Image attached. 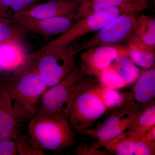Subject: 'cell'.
<instances>
[{"instance_id":"6","label":"cell","mask_w":155,"mask_h":155,"mask_svg":"<svg viewBox=\"0 0 155 155\" xmlns=\"http://www.w3.org/2000/svg\"><path fill=\"white\" fill-rule=\"evenodd\" d=\"M87 74L80 64L75 67L63 80L48 88L42 95L36 114L60 116L68 120L70 98L73 91Z\"/></svg>"},{"instance_id":"22","label":"cell","mask_w":155,"mask_h":155,"mask_svg":"<svg viewBox=\"0 0 155 155\" xmlns=\"http://www.w3.org/2000/svg\"><path fill=\"white\" fill-rule=\"evenodd\" d=\"M93 91L101 100L107 110H114L122 104L123 93L101 84L100 82L94 87Z\"/></svg>"},{"instance_id":"27","label":"cell","mask_w":155,"mask_h":155,"mask_svg":"<svg viewBox=\"0 0 155 155\" xmlns=\"http://www.w3.org/2000/svg\"><path fill=\"white\" fill-rule=\"evenodd\" d=\"M96 143L92 144H80L76 147L75 152L78 155H105L107 152L100 150Z\"/></svg>"},{"instance_id":"14","label":"cell","mask_w":155,"mask_h":155,"mask_svg":"<svg viewBox=\"0 0 155 155\" xmlns=\"http://www.w3.org/2000/svg\"><path fill=\"white\" fill-rule=\"evenodd\" d=\"M102 147L115 155H155V141L133 138L125 134L112 139Z\"/></svg>"},{"instance_id":"12","label":"cell","mask_w":155,"mask_h":155,"mask_svg":"<svg viewBox=\"0 0 155 155\" xmlns=\"http://www.w3.org/2000/svg\"><path fill=\"white\" fill-rule=\"evenodd\" d=\"M22 125L14 110L4 79L0 81V140L17 139Z\"/></svg>"},{"instance_id":"28","label":"cell","mask_w":155,"mask_h":155,"mask_svg":"<svg viewBox=\"0 0 155 155\" xmlns=\"http://www.w3.org/2000/svg\"><path fill=\"white\" fill-rule=\"evenodd\" d=\"M144 140L149 141H155V127H153L147 133Z\"/></svg>"},{"instance_id":"17","label":"cell","mask_w":155,"mask_h":155,"mask_svg":"<svg viewBox=\"0 0 155 155\" xmlns=\"http://www.w3.org/2000/svg\"><path fill=\"white\" fill-rule=\"evenodd\" d=\"M138 0H81L74 20L83 18L87 15L109 8L129 5Z\"/></svg>"},{"instance_id":"7","label":"cell","mask_w":155,"mask_h":155,"mask_svg":"<svg viewBox=\"0 0 155 155\" xmlns=\"http://www.w3.org/2000/svg\"><path fill=\"white\" fill-rule=\"evenodd\" d=\"M136 20L135 13L119 15L79 45L81 51L99 46H116L130 39L134 34Z\"/></svg>"},{"instance_id":"13","label":"cell","mask_w":155,"mask_h":155,"mask_svg":"<svg viewBox=\"0 0 155 155\" xmlns=\"http://www.w3.org/2000/svg\"><path fill=\"white\" fill-rule=\"evenodd\" d=\"M81 3V0H50L32 6L19 13L34 19L64 17L72 18L74 20Z\"/></svg>"},{"instance_id":"1","label":"cell","mask_w":155,"mask_h":155,"mask_svg":"<svg viewBox=\"0 0 155 155\" xmlns=\"http://www.w3.org/2000/svg\"><path fill=\"white\" fill-rule=\"evenodd\" d=\"M4 79L15 112L23 124L36 114L40 99L48 87L28 59Z\"/></svg>"},{"instance_id":"9","label":"cell","mask_w":155,"mask_h":155,"mask_svg":"<svg viewBox=\"0 0 155 155\" xmlns=\"http://www.w3.org/2000/svg\"><path fill=\"white\" fill-rule=\"evenodd\" d=\"M140 114H132L115 108L97 128L87 129L83 134L89 136L97 140L99 147H102L107 142L130 130Z\"/></svg>"},{"instance_id":"20","label":"cell","mask_w":155,"mask_h":155,"mask_svg":"<svg viewBox=\"0 0 155 155\" xmlns=\"http://www.w3.org/2000/svg\"><path fill=\"white\" fill-rule=\"evenodd\" d=\"M111 66L127 86L135 83L141 74V70L127 56H120Z\"/></svg>"},{"instance_id":"19","label":"cell","mask_w":155,"mask_h":155,"mask_svg":"<svg viewBox=\"0 0 155 155\" xmlns=\"http://www.w3.org/2000/svg\"><path fill=\"white\" fill-rule=\"evenodd\" d=\"M134 35L143 44L155 50V19L142 14L135 22Z\"/></svg>"},{"instance_id":"18","label":"cell","mask_w":155,"mask_h":155,"mask_svg":"<svg viewBox=\"0 0 155 155\" xmlns=\"http://www.w3.org/2000/svg\"><path fill=\"white\" fill-rule=\"evenodd\" d=\"M155 127V102L142 111L132 127L124 133L127 136L144 140L147 133Z\"/></svg>"},{"instance_id":"8","label":"cell","mask_w":155,"mask_h":155,"mask_svg":"<svg viewBox=\"0 0 155 155\" xmlns=\"http://www.w3.org/2000/svg\"><path fill=\"white\" fill-rule=\"evenodd\" d=\"M120 110L139 114L155 102V67L143 69L137 80L128 91L123 93Z\"/></svg>"},{"instance_id":"10","label":"cell","mask_w":155,"mask_h":155,"mask_svg":"<svg viewBox=\"0 0 155 155\" xmlns=\"http://www.w3.org/2000/svg\"><path fill=\"white\" fill-rule=\"evenodd\" d=\"M80 65L87 75L96 76L121 56H127V48L102 45L84 50Z\"/></svg>"},{"instance_id":"5","label":"cell","mask_w":155,"mask_h":155,"mask_svg":"<svg viewBox=\"0 0 155 155\" xmlns=\"http://www.w3.org/2000/svg\"><path fill=\"white\" fill-rule=\"evenodd\" d=\"M146 0H138L126 5L113 7L94 12L86 17L76 19L64 33L50 41L48 47L64 46L78 41L82 37L101 29L110 21L122 14L136 13L146 8Z\"/></svg>"},{"instance_id":"15","label":"cell","mask_w":155,"mask_h":155,"mask_svg":"<svg viewBox=\"0 0 155 155\" xmlns=\"http://www.w3.org/2000/svg\"><path fill=\"white\" fill-rule=\"evenodd\" d=\"M29 54L24 43L0 44V74L6 77L17 71L26 63Z\"/></svg>"},{"instance_id":"25","label":"cell","mask_w":155,"mask_h":155,"mask_svg":"<svg viewBox=\"0 0 155 155\" xmlns=\"http://www.w3.org/2000/svg\"><path fill=\"white\" fill-rule=\"evenodd\" d=\"M37 0H0V5L13 12L20 13L32 7Z\"/></svg>"},{"instance_id":"16","label":"cell","mask_w":155,"mask_h":155,"mask_svg":"<svg viewBox=\"0 0 155 155\" xmlns=\"http://www.w3.org/2000/svg\"><path fill=\"white\" fill-rule=\"evenodd\" d=\"M127 49V56L138 67L147 69L155 65V50L143 44L134 34L130 38Z\"/></svg>"},{"instance_id":"21","label":"cell","mask_w":155,"mask_h":155,"mask_svg":"<svg viewBox=\"0 0 155 155\" xmlns=\"http://www.w3.org/2000/svg\"><path fill=\"white\" fill-rule=\"evenodd\" d=\"M26 33L12 18L11 20H0V44L24 43L26 41Z\"/></svg>"},{"instance_id":"23","label":"cell","mask_w":155,"mask_h":155,"mask_svg":"<svg viewBox=\"0 0 155 155\" xmlns=\"http://www.w3.org/2000/svg\"><path fill=\"white\" fill-rule=\"evenodd\" d=\"M96 77L101 84L117 90L127 86L111 65Z\"/></svg>"},{"instance_id":"26","label":"cell","mask_w":155,"mask_h":155,"mask_svg":"<svg viewBox=\"0 0 155 155\" xmlns=\"http://www.w3.org/2000/svg\"><path fill=\"white\" fill-rule=\"evenodd\" d=\"M18 138L0 140V155L18 154Z\"/></svg>"},{"instance_id":"3","label":"cell","mask_w":155,"mask_h":155,"mask_svg":"<svg viewBox=\"0 0 155 155\" xmlns=\"http://www.w3.org/2000/svg\"><path fill=\"white\" fill-rule=\"evenodd\" d=\"M78 41L64 46H45L30 54L28 61L47 87L55 85L75 67V56L80 52Z\"/></svg>"},{"instance_id":"24","label":"cell","mask_w":155,"mask_h":155,"mask_svg":"<svg viewBox=\"0 0 155 155\" xmlns=\"http://www.w3.org/2000/svg\"><path fill=\"white\" fill-rule=\"evenodd\" d=\"M18 154L19 155H45L43 150L33 143L28 134L19 135L18 138Z\"/></svg>"},{"instance_id":"11","label":"cell","mask_w":155,"mask_h":155,"mask_svg":"<svg viewBox=\"0 0 155 155\" xmlns=\"http://www.w3.org/2000/svg\"><path fill=\"white\" fill-rule=\"evenodd\" d=\"M12 18L26 32L37 34L46 39L66 32L75 21L72 18L64 17L34 19L19 13L12 15Z\"/></svg>"},{"instance_id":"2","label":"cell","mask_w":155,"mask_h":155,"mask_svg":"<svg viewBox=\"0 0 155 155\" xmlns=\"http://www.w3.org/2000/svg\"><path fill=\"white\" fill-rule=\"evenodd\" d=\"M96 77L87 75L79 81L70 98L68 121L75 134H82L107 110L93 91L99 83Z\"/></svg>"},{"instance_id":"4","label":"cell","mask_w":155,"mask_h":155,"mask_svg":"<svg viewBox=\"0 0 155 155\" xmlns=\"http://www.w3.org/2000/svg\"><path fill=\"white\" fill-rule=\"evenodd\" d=\"M28 134L43 150H60L72 147L76 141L68 120L60 116L35 114L28 124Z\"/></svg>"}]
</instances>
